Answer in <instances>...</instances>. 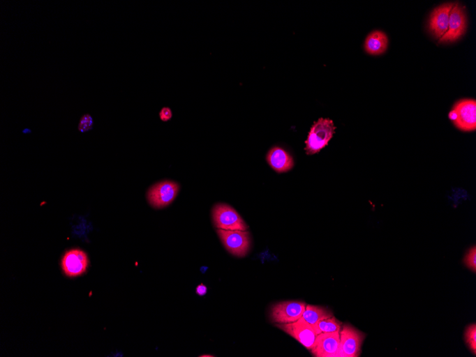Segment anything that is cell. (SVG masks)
Here are the masks:
<instances>
[{
  "mask_svg": "<svg viewBox=\"0 0 476 357\" xmlns=\"http://www.w3.org/2000/svg\"><path fill=\"white\" fill-rule=\"evenodd\" d=\"M336 126L332 120L320 118L312 126L307 140L305 151L308 155L319 153L326 147L335 134Z\"/></svg>",
  "mask_w": 476,
  "mask_h": 357,
  "instance_id": "6da1fadb",
  "label": "cell"
},
{
  "mask_svg": "<svg viewBox=\"0 0 476 357\" xmlns=\"http://www.w3.org/2000/svg\"><path fill=\"white\" fill-rule=\"evenodd\" d=\"M212 215L217 229L246 231L249 229L240 214L228 204H218L214 206Z\"/></svg>",
  "mask_w": 476,
  "mask_h": 357,
  "instance_id": "7a4b0ae2",
  "label": "cell"
},
{
  "mask_svg": "<svg viewBox=\"0 0 476 357\" xmlns=\"http://www.w3.org/2000/svg\"><path fill=\"white\" fill-rule=\"evenodd\" d=\"M449 118L461 131L473 132L476 129V101L462 100L456 102Z\"/></svg>",
  "mask_w": 476,
  "mask_h": 357,
  "instance_id": "3957f363",
  "label": "cell"
},
{
  "mask_svg": "<svg viewBox=\"0 0 476 357\" xmlns=\"http://www.w3.org/2000/svg\"><path fill=\"white\" fill-rule=\"evenodd\" d=\"M340 334V344L337 357H359L366 335L345 324Z\"/></svg>",
  "mask_w": 476,
  "mask_h": 357,
  "instance_id": "277c9868",
  "label": "cell"
},
{
  "mask_svg": "<svg viewBox=\"0 0 476 357\" xmlns=\"http://www.w3.org/2000/svg\"><path fill=\"white\" fill-rule=\"evenodd\" d=\"M180 185L172 181H163L152 185L147 193L150 205L154 208H163L176 199Z\"/></svg>",
  "mask_w": 476,
  "mask_h": 357,
  "instance_id": "5b68a950",
  "label": "cell"
},
{
  "mask_svg": "<svg viewBox=\"0 0 476 357\" xmlns=\"http://www.w3.org/2000/svg\"><path fill=\"white\" fill-rule=\"evenodd\" d=\"M217 234L225 249L238 257L246 256L251 249V234L246 231H225L217 229Z\"/></svg>",
  "mask_w": 476,
  "mask_h": 357,
  "instance_id": "8992f818",
  "label": "cell"
},
{
  "mask_svg": "<svg viewBox=\"0 0 476 357\" xmlns=\"http://www.w3.org/2000/svg\"><path fill=\"white\" fill-rule=\"evenodd\" d=\"M276 326L299 342L306 349L311 350L317 335L310 323L302 317L297 321L288 324H276Z\"/></svg>",
  "mask_w": 476,
  "mask_h": 357,
  "instance_id": "52a82bcc",
  "label": "cell"
},
{
  "mask_svg": "<svg viewBox=\"0 0 476 357\" xmlns=\"http://www.w3.org/2000/svg\"><path fill=\"white\" fill-rule=\"evenodd\" d=\"M307 304L302 301H283L271 307L269 317L276 324H288L300 319Z\"/></svg>",
  "mask_w": 476,
  "mask_h": 357,
  "instance_id": "ba28073f",
  "label": "cell"
},
{
  "mask_svg": "<svg viewBox=\"0 0 476 357\" xmlns=\"http://www.w3.org/2000/svg\"><path fill=\"white\" fill-rule=\"evenodd\" d=\"M467 28V17L465 8L459 3H455L449 17V29L443 38L439 40L440 43H452L460 39Z\"/></svg>",
  "mask_w": 476,
  "mask_h": 357,
  "instance_id": "9c48e42d",
  "label": "cell"
},
{
  "mask_svg": "<svg viewBox=\"0 0 476 357\" xmlns=\"http://www.w3.org/2000/svg\"><path fill=\"white\" fill-rule=\"evenodd\" d=\"M89 265V257L80 249L67 251L63 256L61 267L64 274L70 278L78 277L86 273Z\"/></svg>",
  "mask_w": 476,
  "mask_h": 357,
  "instance_id": "30bf717a",
  "label": "cell"
},
{
  "mask_svg": "<svg viewBox=\"0 0 476 357\" xmlns=\"http://www.w3.org/2000/svg\"><path fill=\"white\" fill-rule=\"evenodd\" d=\"M454 3H448L435 8L429 17V28L431 33L437 40L443 38L449 29L450 13Z\"/></svg>",
  "mask_w": 476,
  "mask_h": 357,
  "instance_id": "8fae6325",
  "label": "cell"
},
{
  "mask_svg": "<svg viewBox=\"0 0 476 357\" xmlns=\"http://www.w3.org/2000/svg\"><path fill=\"white\" fill-rule=\"evenodd\" d=\"M339 333H321L317 335L310 350L313 356L337 357L340 344Z\"/></svg>",
  "mask_w": 476,
  "mask_h": 357,
  "instance_id": "7c38bea8",
  "label": "cell"
},
{
  "mask_svg": "<svg viewBox=\"0 0 476 357\" xmlns=\"http://www.w3.org/2000/svg\"><path fill=\"white\" fill-rule=\"evenodd\" d=\"M268 165L277 173H286L295 166L292 156L285 149L276 146L272 148L266 155Z\"/></svg>",
  "mask_w": 476,
  "mask_h": 357,
  "instance_id": "4fadbf2b",
  "label": "cell"
},
{
  "mask_svg": "<svg viewBox=\"0 0 476 357\" xmlns=\"http://www.w3.org/2000/svg\"><path fill=\"white\" fill-rule=\"evenodd\" d=\"M388 45L389 39L385 32L375 30L366 37L364 49L369 54L380 55L387 50Z\"/></svg>",
  "mask_w": 476,
  "mask_h": 357,
  "instance_id": "5bb4252c",
  "label": "cell"
},
{
  "mask_svg": "<svg viewBox=\"0 0 476 357\" xmlns=\"http://www.w3.org/2000/svg\"><path fill=\"white\" fill-rule=\"evenodd\" d=\"M332 316V312L326 307L307 305L302 317L313 326V324Z\"/></svg>",
  "mask_w": 476,
  "mask_h": 357,
  "instance_id": "9a60e30c",
  "label": "cell"
},
{
  "mask_svg": "<svg viewBox=\"0 0 476 357\" xmlns=\"http://www.w3.org/2000/svg\"><path fill=\"white\" fill-rule=\"evenodd\" d=\"M343 326V322L338 320L334 315L313 324L317 335L321 333H339Z\"/></svg>",
  "mask_w": 476,
  "mask_h": 357,
  "instance_id": "2e32d148",
  "label": "cell"
},
{
  "mask_svg": "<svg viewBox=\"0 0 476 357\" xmlns=\"http://www.w3.org/2000/svg\"><path fill=\"white\" fill-rule=\"evenodd\" d=\"M464 339L467 346L473 355H476V324H471L464 333Z\"/></svg>",
  "mask_w": 476,
  "mask_h": 357,
  "instance_id": "e0dca14e",
  "label": "cell"
},
{
  "mask_svg": "<svg viewBox=\"0 0 476 357\" xmlns=\"http://www.w3.org/2000/svg\"><path fill=\"white\" fill-rule=\"evenodd\" d=\"M463 264L472 272H476V248L471 247L463 258Z\"/></svg>",
  "mask_w": 476,
  "mask_h": 357,
  "instance_id": "ac0fdd59",
  "label": "cell"
},
{
  "mask_svg": "<svg viewBox=\"0 0 476 357\" xmlns=\"http://www.w3.org/2000/svg\"><path fill=\"white\" fill-rule=\"evenodd\" d=\"M94 125V121L91 115L85 114L84 115L79 123L78 129L82 133L87 132L92 129Z\"/></svg>",
  "mask_w": 476,
  "mask_h": 357,
  "instance_id": "d6986e66",
  "label": "cell"
},
{
  "mask_svg": "<svg viewBox=\"0 0 476 357\" xmlns=\"http://www.w3.org/2000/svg\"><path fill=\"white\" fill-rule=\"evenodd\" d=\"M159 116L162 121L167 122L172 119L173 113L171 109L163 107L159 113Z\"/></svg>",
  "mask_w": 476,
  "mask_h": 357,
  "instance_id": "ffe728a7",
  "label": "cell"
},
{
  "mask_svg": "<svg viewBox=\"0 0 476 357\" xmlns=\"http://www.w3.org/2000/svg\"><path fill=\"white\" fill-rule=\"evenodd\" d=\"M208 288L206 285H204L203 284H199L196 287V294L199 296H206L207 294Z\"/></svg>",
  "mask_w": 476,
  "mask_h": 357,
  "instance_id": "44dd1931",
  "label": "cell"
},
{
  "mask_svg": "<svg viewBox=\"0 0 476 357\" xmlns=\"http://www.w3.org/2000/svg\"><path fill=\"white\" fill-rule=\"evenodd\" d=\"M200 356H202V357H214L215 356L210 355V354H204V355H201Z\"/></svg>",
  "mask_w": 476,
  "mask_h": 357,
  "instance_id": "7402d4cb",
  "label": "cell"
}]
</instances>
